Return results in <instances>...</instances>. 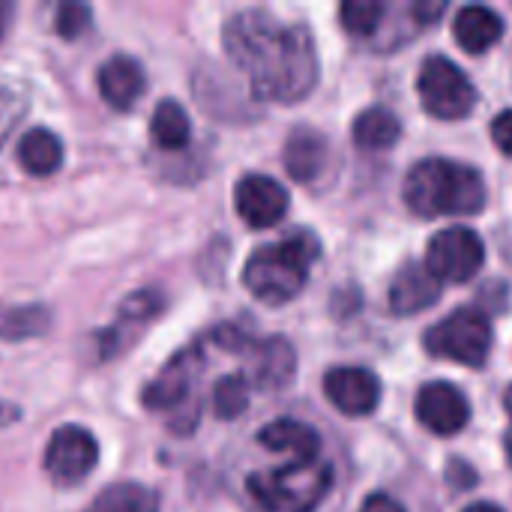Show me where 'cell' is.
Returning a JSON list of instances; mask_svg holds the SVG:
<instances>
[{"label":"cell","mask_w":512,"mask_h":512,"mask_svg":"<svg viewBox=\"0 0 512 512\" xmlns=\"http://www.w3.org/2000/svg\"><path fill=\"white\" fill-rule=\"evenodd\" d=\"M3 12H12V6H0V27H3Z\"/></svg>","instance_id":"34"},{"label":"cell","mask_w":512,"mask_h":512,"mask_svg":"<svg viewBox=\"0 0 512 512\" xmlns=\"http://www.w3.org/2000/svg\"><path fill=\"white\" fill-rule=\"evenodd\" d=\"M417 420L432 435L453 438V435H459L468 426L471 408H468V399L453 384L435 381V384H426L417 393Z\"/></svg>","instance_id":"10"},{"label":"cell","mask_w":512,"mask_h":512,"mask_svg":"<svg viewBox=\"0 0 512 512\" xmlns=\"http://www.w3.org/2000/svg\"><path fill=\"white\" fill-rule=\"evenodd\" d=\"M492 138L501 147V153L512 156V111H501L492 123Z\"/></svg>","instance_id":"29"},{"label":"cell","mask_w":512,"mask_h":512,"mask_svg":"<svg viewBox=\"0 0 512 512\" xmlns=\"http://www.w3.org/2000/svg\"><path fill=\"white\" fill-rule=\"evenodd\" d=\"M162 312V297L156 291H138L120 303L117 321L111 330L102 333V357H111L123 348V339H135L144 324H150Z\"/></svg>","instance_id":"16"},{"label":"cell","mask_w":512,"mask_h":512,"mask_svg":"<svg viewBox=\"0 0 512 512\" xmlns=\"http://www.w3.org/2000/svg\"><path fill=\"white\" fill-rule=\"evenodd\" d=\"M507 456H510V465H512V435L507 438Z\"/></svg>","instance_id":"35"},{"label":"cell","mask_w":512,"mask_h":512,"mask_svg":"<svg viewBox=\"0 0 512 512\" xmlns=\"http://www.w3.org/2000/svg\"><path fill=\"white\" fill-rule=\"evenodd\" d=\"M234 204L249 228H273L288 213V192L267 174H246L234 189Z\"/></svg>","instance_id":"9"},{"label":"cell","mask_w":512,"mask_h":512,"mask_svg":"<svg viewBox=\"0 0 512 512\" xmlns=\"http://www.w3.org/2000/svg\"><path fill=\"white\" fill-rule=\"evenodd\" d=\"M360 512H405L402 504H396L390 495H372L366 498V504L360 507Z\"/></svg>","instance_id":"31"},{"label":"cell","mask_w":512,"mask_h":512,"mask_svg":"<svg viewBox=\"0 0 512 512\" xmlns=\"http://www.w3.org/2000/svg\"><path fill=\"white\" fill-rule=\"evenodd\" d=\"M465 512H504V510H498V507H492V504H474V507H468Z\"/></svg>","instance_id":"32"},{"label":"cell","mask_w":512,"mask_h":512,"mask_svg":"<svg viewBox=\"0 0 512 512\" xmlns=\"http://www.w3.org/2000/svg\"><path fill=\"white\" fill-rule=\"evenodd\" d=\"M57 33L63 39H78L90 27V9L84 3H63L57 9Z\"/></svg>","instance_id":"27"},{"label":"cell","mask_w":512,"mask_h":512,"mask_svg":"<svg viewBox=\"0 0 512 512\" xmlns=\"http://www.w3.org/2000/svg\"><path fill=\"white\" fill-rule=\"evenodd\" d=\"M408 207L423 216H471L486 207V183L471 165L450 159H423L405 180Z\"/></svg>","instance_id":"2"},{"label":"cell","mask_w":512,"mask_h":512,"mask_svg":"<svg viewBox=\"0 0 512 512\" xmlns=\"http://www.w3.org/2000/svg\"><path fill=\"white\" fill-rule=\"evenodd\" d=\"M84 512H159V495L141 483H114Z\"/></svg>","instance_id":"21"},{"label":"cell","mask_w":512,"mask_h":512,"mask_svg":"<svg viewBox=\"0 0 512 512\" xmlns=\"http://www.w3.org/2000/svg\"><path fill=\"white\" fill-rule=\"evenodd\" d=\"M444 9H447V3H441V0H417V3H414V15H417L423 24H432L435 18H441Z\"/></svg>","instance_id":"30"},{"label":"cell","mask_w":512,"mask_h":512,"mask_svg":"<svg viewBox=\"0 0 512 512\" xmlns=\"http://www.w3.org/2000/svg\"><path fill=\"white\" fill-rule=\"evenodd\" d=\"M318 255V240L309 231H294L276 246H261L258 252H252L243 270V282L255 300L267 306H282L303 291L309 267Z\"/></svg>","instance_id":"3"},{"label":"cell","mask_w":512,"mask_h":512,"mask_svg":"<svg viewBox=\"0 0 512 512\" xmlns=\"http://www.w3.org/2000/svg\"><path fill=\"white\" fill-rule=\"evenodd\" d=\"M249 408V378L246 375H225L213 387V411L222 420H237Z\"/></svg>","instance_id":"24"},{"label":"cell","mask_w":512,"mask_h":512,"mask_svg":"<svg viewBox=\"0 0 512 512\" xmlns=\"http://www.w3.org/2000/svg\"><path fill=\"white\" fill-rule=\"evenodd\" d=\"M228 57L249 75L252 93L267 102H300L318 81V54L303 24H282L264 9H243L222 30Z\"/></svg>","instance_id":"1"},{"label":"cell","mask_w":512,"mask_h":512,"mask_svg":"<svg viewBox=\"0 0 512 512\" xmlns=\"http://www.w3.org/2000/svg\"><path fill=\"white\" fill-rule=\"evenodd\" d=\"M402 135V126H399V117L381 105L363 111L357 120H354V141L363 147V150H387L399 141Z\"/></svg>","instance_id":"23"},{"label":"cell","mask_w":512,"mask_h":512,"mask_svg":"<svg viewBox=\"0 0 512 512\" xmlns=\"http://www.w3.org/2000/svg\"><path fill=\"white\" fill-rule=\"evenodd\" d=\"M258 441L273 453H291L297 465L318 462V450H321L318 435L297 420H276V423L264 426Z\"/></svg>","instance_id":"19"},{"label":"cell","mask_w":512,"mask_h":512,"mask_svg":"<svg viewBox=\"0 0 512 512\" xmlns=\"http://www.w3.org/2000/svg\"><path fill=\"white\" fill-rule=\"evenodd\" d=\"M333 486V468L327 462L285 465L249 477V495L267 512H315Z\"/></svg>","instance_id":"4"},{"label":"cell","mask_w":512,"mask_h":512,"mask_svg":"<svg viewBox=\"0 0 512 512\" xmlns=\"http://www.w3.org/2000/svg\"><path fill=\"white\" fill-rule=\"evenodd\" d=\"M453 36L456 42L471 51V54H483L489 51L501 36H504V21L495 9L489 6H465L456 15L453 24Z\"/></svg>","instance_id":"18"},{"label":"cell","mask_w":512,"mask_h":512,"mask_svg":"<svg viewBox=\"0 0 512 512\" xmlns=\"http://www.w3.org/2000/svg\"><path fill=\"white\" fill-rule=\"evenodd\" d=\"M438 297H441V282L423 264H405L390 285V306L402 318L429 309Z\"/></svg>","instance_id":"15"},{"label":"cell","mask_w":512,"mask_h":512,"mask_svg":"<svg viewBox=\"0 0 512 512\" xmlns=\"http://www.w3.org/2000/svg\"><path fill=\"white\" fill-rule=\"evenodd\" d=\"M327 165V138L309 126L294 129L285 144V168L297 183H312Z\"/></svg>","instance_id":"17"},{"label":"cell","mask_w":512,"mask_h":512,"mask_svg":"<svg viewBox=\"0 0 512 512\" xmlns=\"http://www.w3.org/2000/svg\"><path fill=\"white\" fill-rule=\"evenodd\" d=\"M486 246L477 231L453 225L432 237L426 249V267L438 282H468L480 273Z\"/></svg>","instance_id":"7"},{"label":"cell","mask_w":512,"mask_h":512,"mask_svg":"<svg viewBox=\"0 0 512 512\" xmlns=\"http://www.w3.org/2000/svg\"><path fill=\"white\" fill-rule=\"evenodd\" d=\"M150 138L156 141V147L162 150H183L192 138V123L183 111L180 102L165 99L156 105L153 120H150Z\"/></svg>","instance_id":"22"},{"label":"cell","mask_w":512,"mask_h":512,"mask_svg":"<svg viewBox=\"0 0 512 512\" xmlns=\"http://www.w3.org/2000/svg\"><path fill=\"white\" fill-rule=\"evenodd\" d=\"M201 372V351L198 348H189L183 354H177L153 381L150 387L144 390V405L150 411H174L180 408L186 399H189V390L195 384Z\"/></svg>","instance_id":"12"},{"label":"cell","mask_w":512,"mask_h":512,"mask_svg":"<svg viewBox=\"0 0 512 512\" xmlns=\"http://www.w3.org/2000/svg\"><path fill=\"white\" fill-rule=\"evenodd\" d=\"M24 108H27V102L15 90H0V144L9 138V132L21 120Z\"/></svg>","instance_id":"28"},{"label":"cell","mask_w":512,"mask_h":512,"mask_svg":"<svg viewBox=\"0 0 512 512\" xmlns=\"http://www.w3.org/2000/svg\"><path fill=\"white\" fill-rule=\"evenodd\" d=\"M246 357H249L252 384L261 387V390H282L297 372L294 348L279 336H270V339H261V342L252 339Z\"/></svg>","instance_id":"13"},{"label":"cell","mask_w":512,"mask_h":512,"mask_svg":"<svg viewBox=\"0 0 512 512\" xmlns=\"http://www.w3.org/2000/svg\"><path fill=\"white\" fill-rule=\"evenodd\" d=\"M384 12H387L384 3H375V0H348V3H342L339 18H342V27L351 36H369V33L378 30Z\"/></svg>","instance_id":"25"},{"label":"cell","mask_w":512,"mask_h":512,"mask_svg":"<svg viewBox=\"0 0 512 512\" xmlns=\"http://www.w3.org/2000/svg\"><path fill=\"white\" fill-rule=\"evenodd\" d=\"M426 351L432 357L480 369L492 351V324L483 312L456 309L426 333Z\"/></svg>","instance_id":"5"},{"label":"cell","mask_w":512,"mask_h":512,"mask_svg":"<svg viewBox=\"0 0 512 512\" xmlns=\"http://www.w3.org/2000/svg\"><path fill=\"white\" fill-rule=\"evenodd\" d=\"M99 462L96 438L81 426H60L45 447V471L57 486H78Z\"/></svg>","instance_id":"8"},{"label":"cell","mask_w":512,"mask_h":512,"mask_svg":"<svg viewBox=\"0 0 512 512\" xmlns=\"http://www.w3.org/2000/svg\"><path fill=\"white\" fill-rule=\"evenodd\" d=\"M324 393L336 405V411H342L348 417H366L381 402L378 378L369 369H357V366H342V369L327 372Z\"/></svg>","instance_id":"11"},{"label":"cell","mask_w":512,"mask_h":512,"mask_svg":"<svg viewBox=\"0 0 512 512\" xmlns=\"http://www.w3.org/2000/svg\"><path fill=\"white\" fill-rule=\"evenodd\" d=\"M504 408H507V414L512 417V387L507 390V396H504Z\"/></svg>","instance_id":"33"},{"label":"cell","mask_w":512,"mask_h":512,"mask_svg":"<svg viewBox=\"0 0 512 512\" xmlns=\"http://www.w3.org/2000/svg\"><path fill=\"white\" fill-rule=\"evenodd\" d=\"M96 84H99V96L105 99V105L117 111H129L144 93V69L129 54H117L99 66Z\"/></svg>","instance_id":"14"},{"label":"cell","mask_w":512,"mask_h":512,"mask_svg":"<svg viewBox=\"0 0 512 512\" xmlns=\"http://www.w3.org/2000/svg\"><path fill=\"white\" fill-rule=\"evenodd\" d=\"M45 327H48L45 309L27 306V309L9 312L6 321H3V327H0V333H3V339H30V336H39Z\"/></svg>","instance_id":"26"},{"label":"cell","mask_w":512,"mask_h":512,"mask_svg":"<svg viewBox=\"0 0 512 512\" xmlns=\"http://www.w3.org/2000/svg\"><path fill=\"white\" fill-rule=\"evenodd\" d=\"M18 162L33 177H48L63 165V144L51 129H27L18 141Z\"/></svg>","instance_id":"20"},{"label":"cell","mask_w":512,"mask_h":512,"mask_svg":"<svg viewBox=\"0 0 512 512\" xmlns=\"http://www.w3.org/2000/svg\"><path fill=\"white\" fill-rule=\"evenodd\" d=\"M420 99L432 117L462 120L474 111L477 90L468 75L447 57H429L420 69Z\"/></svg>","instance_id":"6"}]
</instances>
